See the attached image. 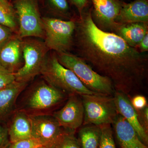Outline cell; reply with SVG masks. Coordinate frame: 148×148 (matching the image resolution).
I'll return each instance as SVG.
<instances>
[{
  "instance_id": "1",
  "label": "cell",
  "mask_w": 148,
  "mask_h": 148,
  "mask_svg": "<svg viewBox=\"0 0 148 148\" xmlns=\"http://www.w3.org/2000/svg\"><path fill=\"white\" fill-rule=\"evenodd\" d=\"M76 20L79 56L94 71L111 80L116 91L131 95L143 88L148 75V56L114 33L101 30L93 21L91 8Z\"/></svg>"
},
{
  "instance_id": "2",
  "label": "cell",
  "mask_w": 148,
  "mask_h": 148,
  "mask_svg": "<svg viewBox=\"0 0 148 148\" xmlns=\"http://www.w3.org/2000/svg\"><path fill=\"white\" fill-rule=\"evenodd\" d=\"M56 53L59 63L71 70L89 90L98 94L114 95L116 90L111 80L94 71L82 58L69 52Z\"/></svg>"
},
{
  "instance_id": "3",
  "label": "cell",
  "mask_w": 148,
  "mask_h": 148,
  "mask_svg": "<svg viewBox=\"0 0 148 148\" xmlns=\"http://www.w3.org/2000/svg\"><path fill=\"white\" fill-rule=\"evenodd\" d=\"M40 75L49 84L67 95L96 93L86 87L71 70L59 63L54 51L47 54Z\"/></svg>"
},
{
  "instance_id": "4",
  "label": "cell",
  "mask_w": 148,
  "mask_h": 148,
  "mask_svg": "<svg viewBox=\"0 0 148 148\" xmlns=\"http://www.w3.org/2000/svg\"><path fill=\"white\" fill-rule=\"evenodd\" d=\"M69 95L49 84L45 80L30 88L23 102V109L29 116L50 114L49 112L67 100Z\"/></svg>"
},
{
  "instance_id": "5",
  "label": "cell",
  "mask_w": 148,
  "mask_h": 148,
  "mask_svg": "<svg viewBox=\"0 0 148 148\" xmlns=\"http://www.w3.org/2000/svg\"><path fill=\"white\" fill-rule=\"evenodd\" d=\"M84 109L82 125H112L119 115L113 95L94 93L80 95Z\"/></svg>"
},
{
  "instance_id": "6",
  "label": "cell",
  "mask_w": 148,
  "mask_h": 148,
  "mask_svg": "<svg viewBox=\"0 0 148 148\" xmlns=\"http://www.w3.org/2000/svg\"><path fill=\"white\" fill-rule=\"evenodd\" d=\"M42 21L44 42L49 50L57 53L69 52L74 44L75 20L42 17Z\"/></svg>"
},
{
  "instance_id": "7",
  "label": "cell",
  "mask_w": 148,
  "mask_h": 148,
  "mask_svg": "<svg viewBox=\"0 0 148 148\" xmlns=\"http://www.w3.org/2000/svg\"><path fill=\"white\" fill-rule=\"evenodd\" d=\"M24 65L14 73L15 81L27 83L40 75L48 52L42 41L32 38L22 39Z\"/></svg>"
},
{
  "instance_id": "8",
  "label": "cell",
  "mask_w": 148,
  "mask_h": 148,
  "mask_svg": "<svg viewBox=\"0 0 148 148\" xmlns=\"http://www.w3.org/2000/svg\"><path fill=\"white\" fill-rule=\"evenodd\" d=\"M18 25L17 35L21 38L35 37L44 39L42 17L39 0H13Z\"/></svg>"
},
{
  "instance_id": "9",
  "label": "cell",
  "mask_w": 148,
  "mask_h": 148,
  "mask_svg": "<svg viewBox=\"0 0 148 148\" xmlns=\"http://www.w3.org/2000/svg\"><path fill=\"white\" fill-rule=\"evenodd\" d=\"M30 116L32 120V138L39 141L44 147H51L65 130L52 115Z\"/></svg>"
},
{
  "instance_id": "10",
  "label": "cell",
  "mask_w": 148,
  "mask_h": 148,
  "mask_svg": "<svg viewBox=\"0 0 148 148\" xmlns=\"http://www.w3.org/2000/svg\"><path fill=\"white\" fill-rule=\"evenodd\" d=\"M52 116L64 129L75 131L79 129L84 118V109L80 95H69L64 106L54 112Z\"/></svg>"
},
{
  "instance_id": "11",
  "label": "cell",
  "mask_w": 148,
  "mask_h": 148,
  "mask_svg": "<svg viewBox=\"0 0 148 148\" xmlns=\"http://www.w3.org/2000/svg\"><path fill=\"white\" fill-rule=\"evenodd\" d=\"M92 3L91 15L98 28L103 31L116 30V22L122 2L119 0H90Z\"/></svg>"
},
{
  "instance_id": "12",
  "label": "cell",
  "mask_w": 148,
  "mask_h": 148,
  "mask_svg": "<svg viewBox=\"0 0 148 148\" xmlns=\"http://www.w3.org/2000/svg\"><path fill=\"white\" fill-rule=\"evenodd\" d=\"M22 44V39L14 34L0 48V65L12 73L24 65Z\"/></svg>"
},
{
  "instance_id": "13",
  "label": "cell",
  "mask_w": 148,
  "mask_h": 148,
  "mask_svg": "<svg viewBox=\"0 0 148 148\" xmlns=\"http://www.w3.org/2000/svg\"><path fill=\"white\" fill-rule=\"evenodd\" d=\"M114 98L119 114L127 121L135 130L143 143L148 146V132L140 123L137 111L131 104L130 99L124 93L115 91Z\"/></svg>"
},
{
  "instance_id": "14",
  "label": "cell",
  "mask_w": 148,
  "mask_h": 148,
  "mask_svg": "<svg viewBox=\"0 0 148 148\" xmlns=\"http://www.w3.org/2000/svg\"><path fill=\"white\" fill-rule=\"evenodd\" d=\"M148 0H135L132 2H122L116 22L119 25L142 22L148 23Z\"/></svg>"
},
{
  "instance_id": "15",
  "label": "cell",
  "mask_w": 148,
  "mask_h": 148,
  "mask_svg": "<svg viewBox=\"0 0 148 148\" xmlns=\"http://www.w3.org/2000/svg\"><path fill=\"white\" fill-rule=\"evenodd\" d=\"M113 130L121 148H148L141 141L134 128L119 114L113 123Z\"/></svg>"
},
{
  "instance_id": "16",
  "label": "cell",
  "mask_w": 148,
  "mask_h": 148,
  "mask_svg": "<svg viewBox=\"0 0 148 148\" xmlns=\"http://www.w3.org/2000/svg\"><path fill=\"white\" fill-rule=\"evenodd\" d=\"M7 127L10 143L32 138L31 116L22 110L14 114Z\"/></svg>"
},
{
  "instance_id": "17",
  "label": "cell",
  "mask_w": 148,
  "mask_h": 148,
  "mask_svg": "<svg viewBox=\"0 0 148 148\" xmlns=\"http://www.w3.org/2000/svg\"><path fill=\"white\" fill-rule=\"evenodd\" d=\"M27 84L15 80L0 88V121L5 119L11 114L17 98Z\"/></svg>"
},
{
  "instance_id": "18",
  "label": "cell",
  "mask_w": 148,
  "mask_h": 148,
  "mask_svg": "<svg viewBox=\"0 0 148 148\" xmlns=\"http://www.w3.org/2000/svg\"><path fill=\"white\" fill-rule=\"evenodd\" d=\"M148 23L137 22L120 25L116 30L117 34L128 45L136 48L148 33Z\"/></svg>"
},
{
  "instance_id": "19",
  "label": "cell",
  "mask_w": 148,
  "mask_h": 148,
  "mask_svg": "<svg viewBox=\"0 0 148 148\" xmlns=\"http://www.w3.org/2000/svg\"><path fill=\"white\" fill-rule=\"evenodd\" d=\"M101 136L100 125H85L79 128L77 138L80 148H99Z\"/></svg>"
},
{
  "instance_id": "20",
  "label": "cell",
  "mask_w": 148,
  "mask_h": 148,
  "mask_svg": "<svg viewBox=\"0 0 148 148\" xmlns=\"http://www.w3.org/2000/svg\"><path fill=\"white\" fill-rule=\"evenodd\" d=\"M0 24L18 33V18L13 5L8 0H0Z\"/></svg>"
},
{
  "instance_id": "21",
  "label": "cell",
  "mask_w": 148,
  "mask_h": 148,
  "mask_svg": "<svg viewBox=\"0 0 148 148\" xmlns=\"http://www.w3.org/2000/svg\"><path fill=\"white\" fill-rule=\"evenodd\" d=\"M44 1L47 9L51 14L59 17L61 19H72L70 3L68 0Z\"/></svg>"
},
{
  "instance_id": "22",
  "label": "cell",
  "mask_w": 148,
  "mask_h": 148,
  "mask_svg": "<svg viewBox=\"0 0 148 148\" xmlns=\"http://www.w3.org/2000/svg\"><path fill=\"white\" fill-rule=\"evenodd\" d=\"M75 132L65 129L61 136L49 148H80Z\"/></svg>"
},
{
  "instance_id": "23",
  "label": "cell",
  "mask_w": 148,
  "mask_h": 148,
  "mask_svg": "<svg viewBox=\"0 0 148 148\" xmlns=\"http://www.w3.org/2000/svg\"><path fill=\"white\" fill-rule=\"evenodd\" d=\"M100 126L101 136L99 148H117L114 139L112 125L103 124Z\"/></svg>"
},
{
  "instance_id": "24",
  "label": "cell",
  "mask_w": 148,
  "mask_h": 148,
  "mask_svg": "<svg viewBox=\"0 0 148 148\" xmlns=\"http://www.w3.org/2000/svg\"><path fill=\"white\" fill-rule=\"evenodd\" d=\"M42 146L39 141L31 138L10 143L8 148H38Z\"/></svg>"
},
{
  "instance_id": "25",
  "label": "cell",
  "mask_w": 148,
  "mask_h": 148,
  "mask_svg": "<svg viewBox=\"0 0 148 148\" xmlns=\"http://www.w3.org/2000/svg\"><path fill=\"white\" fill-rule=\"evenodd\" d=\"M15 80L14 73L8 71L0 65V88L8 85Z\"/></svg>"
},
{
  "instance_id": "26",
  "label": "cell",
  "mask_w": 148,
  "mask_h": 148,
  "mask_svg": "<svg viewBox=\"0 0 148 148\" xmlns=\"http://www.w3.org/2000/svg\"><path fill=\"white\" fill-rule=\"evenodd\" d=\"M130 101L132 106L136 111L143 110L147 106V99L143 95H135L130 99Z\"/></svg>"
},
{
  "instance_id": "27",
  "label": "cell",
  "mask_w": 148,
  "mask_h": 148,
  "mask_svg": "<svg viewBox=\"0 0 148 148\" xmlns=\"http://www.w3.org/2000/svg\"><path fill=\"white\" fill-rule=\"evenodd\" d=\"M10 144L7 127L0 124V148H8Z\"/></svg>"
},
{
  "instance_id": "28",
  "label": "cell",
  "mask_w": 148,
  "mask_h": 148,
  "mask_svg": "<svg viewBox=\"0 0 148 148\" xmlns=\"http://www.w3.org/2000/svg\"><path fill=\"white\" fill-rule=\"evenodd\" d=\"M70 3L71 4L75 7L81 16L83 12L87 10L89 4L90 0H69Z\"/></svg>"
},
{
  "instance_id": "29",
  "label": "cell",
  "mask_w": 148,
  "mask_h": 148,
  "mask_svg": "<svg viewBox=\"0 0 148 148\" xmlns=\"http://www.w3.org/2000/svg\"><path fill=\"white\" fill-rule=\"evenodd\" d=\"M10 29L0 24V48L14 34Z\"/></svg>"
},
{
  "instance_id": "30",
  "label": "cell",
  "mask_w": 148,
  "mask_h": 148,
  "mask_svg": "<svg viewBox=\"0 0 148 148\" xmlns=\"http://www.w3.org/2000/svg\"><path fill=\"white\" fill-rule=\"evenodd\" d=\"M138 113L140 123L144 129L148 132V108L147 106L140 110L136 111Z\"/></svg>"
},
{
  "instance_id": "31",
  "label": "cell",
  "mask_w": 148,
  "mask_h": 148,
  "mask_svg": "<svg viewBox=\"0 0 148 148\" xmlns=\"http://www.w3.org/2000/svg\"><path fill=\"white\" fill-rule=\"evenodd\" d=\"M140 51L145 53L148 51V33L143 38L139 45Z\"/></svg>"
},
{
  "instance_id": "32",
  "label": "cell",
  "mask_w": 148,
  "mask_h": 148,
  "mask_svg": "<svg viewBox=\"0 0 148 148\" xmlns=\"http://www.w3.org/2000/svg\"><path fill=\"white\" fill-rule=\"evenodd\" d=\"M13 1V0H9L10 2H11L12 1ZM39 1H40L41 2V3L43 2V0H39Z\"/></svg>"
},
{
  "instance_id": "33",
  "label": "cell",
  "mask_w": 148,
  "mask_h": 148,
  "mask_svg": "<svg viewBox=\"0 0 148 148\" xmlns=\"http://www.w3.org/2000/svg\"><path fill=\"white\" fill-rule=\"evenodd\" d=\"M38 148H49L47 147H44V146H42V147H39Z\"/></svg>"
},
{
  "instance_id": "34",
  "label": "cell",
  "mask_w": 148,
  "mask_h": 148,
  "mask_svg": "<svg viewBox=\"0 0 148 148\" xmlns=\"http://www.w3.org/2000/svg\"><path fill=\"white\" fill-rule=\"evenodd\" d=\"M68 1H69V0H68Z\"/></svg>"
},
{
  "instance_id": "35",
  "label": "cell",
  "mask_w": 148,
  "mask_h": 148,
  "mask_svg": "<svg viewBox=\"0 0 148 148\" xmlns=\"http://www.w3.org/2000/svg\"><path fill=\"white\" fill-rule=\"evenodd\" d=\"M8 1H9V0H8Z\"/></svg>"
}]
</instances>
